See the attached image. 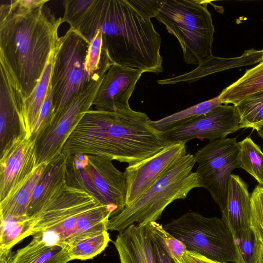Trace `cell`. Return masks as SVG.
Here are the masks:
<instances>
[{
  "label": "cell",
  "mask_w": 263,
  "mask_h": 263,
  "mask_svg": "<svg viewBox=\"0 0 263 263\" xmlns=\"http://www.w3.org/2000/svg\"><path fill=\"white\" fill-rule=\"evenodd\" d=\"M187 154L186 143H172L151 157L128 165L124 172L127 182L126 206L140 198L180 158Z\"/></svg>",
  "instance_id": "obj_12"
},
{
  "label": "cell",
  "mask_w": 263,
  "mask_h": 263,
  "mask_svg": "<svg viewBox=\"0 0 263 263\" xmlns=\"http://www.w3.org/2000/svg\"><path fill=\"white\" fill-rule=\"evenodd\" d=\"M221 213L232 234L250 228L251 195L246 183L238 175H231L226 206Z\"/></svg>",
  "instance_id": "obj_18"
},
{
  "label": "cell",
  "mask_w": 263,
  "mask_h": 263,
  "mask_svg": "<svg viewBox=\"0 0 263 263\" xmlns=\"http://www.w3.org/2000/svg\"><path fill=\"white\" fill-rule=\"evenodd\" d=\"M256 131L259 136L263 139V125L258 127Z\"/></svg>",
  "instance_id": "obj_42"
},
{
  "label": "cell",
  "mask_w": 263,
  "mask_h": 263,
  "mask_svg": "<svg viewBox=\"0 0 263 263\" xmlns=\"http://www.w3.org/2000/svg\"><path fill=\"white\" fill-rule=\"evenodd\" d=\"M240 167L252 175L263 185V152L259 146L247 137L239 142Z\"/></svg>",
  "instance_id": "obj_29"
},
{
  "label": "cell",
  "mask_w": 263,
  "mask_h": 263,
  "mask_svg": "<svg viewBox=\"0 0 263 263\" xmlns=\"http://www.w3.org/2000/svg\"><path fill=\"white\" fill-rule=\"evenodd\" d=\"M71 260L68 249L49 245L36 237L14 253L12 263H67Z\"/></svg>",
  "instance_id": "obj_23"
},
{
  "label": "cell",
  "mask_w": 263,
  "mask_h": 263,
  "mask_svg": "<svg viewBox=\"0 0 263 263\" xmlns=\"http://www.w3.org/2000/svg\"><path fill=\"white\" fill-rule=\"evenodd\" d=\"M164 235L167 245L172 255L179 261L186 251L185 246L179 240L164 230Z\"/></svg>",
  "instance_id": "obj_38"
},
{
  "label": "cell",
  "mask_w": 263,
  "mask_h": 263,
  "mask_svg": "<svg viewBox=\"0 0 263 263\" xmlns=\"http://www.w3.org/2000/svg\"><path fill=\"white\" fill-rule=\"evenodd\" d=\"M234 106L239 117L240 129L256 130L263 125V90L249 95Z\"/></svg>",
  "instance_id": "obj_28"
},
{
  "label": "cell",
  "mask_w": 263,
  "mask_h": 263,
  "mask_svg": "<svg viewBox=\"0 0 263 263\" xmlns=\"http://www.w3.org/2000/svg\"><path fill=\"white\" fill-rule=\"evenodd\" d=\"M111 62L107 58L101 59L100 68L71 100L63 111L35 139L37 166L49 163L60 155L78 124L90 109L104 74Z\"/></svg>",
  "instance_id": "obj_8"
},
{
  "label": "cell",
  "mask_w": 263,
  "mask_h": 263,
  "mask_svg": "<svg viewBox=\"0 0 263 263\" xmlns=\"http://www.w3.org/2000/svg\"><path fill=\"white\" fill-rule=\"evenodd\" d=\"M68 156L63 152L47 165L34 190L27 217H31L42 208L54 192L66 181Z\"/></svg>",
  "instance_id": "obj_20"
},
{
  "label": "cell",
  "mask_w": 263,
  "mask_h": 263,
  "mask_svg": "<svg viewBox=\"0 0 263 263\" xmlns=\"http://www.w3.org/2000/svg\"><path fill=\"white\" fill-rule=\"evenodd\" d=\"M49 163L37 165L25 184L10 198L0 202V221L24 219L34 190Z\"/></svg>",
  "instance_id": "obj_22"
},
{
  "label": "cell",
  "mask_w": 263,
  "mask_h": 263,
  "mask_svg": "<svg viewBox=\"0 0 263 263\" xmlns=\"http://www.w3.org/2000/svg\"><path fill=\"white\" fill-rule=\"evenodd\" d=\"M263 61V50H245L241 56L233 58H221L213 55L204 60L197 68L187 73L174 78L159 80L161 85H172L181 82H193L209 74L224 70L253 65Z\"/></svg>",
  "instance_id": "obj_19"
},
{
  "label": "cell",
  "mask_w": 263,
  "mask_h": 263,
  "mask_svg": "<svg viewBox=\"0 0 263 263\" xmlns=\"http://www.w3.org/2000/svg\"><path fill=\"white\" fill-rule=\"evenodd\" d=\"M92 0H65L63 2L64 12L62 20L71 26L83 13Z\"/></svg>",
  "instance_id": "obj_37"
},
{
  "label": "cell",
  "mask_w": 263,
  "mask_h": 263,
  "mask_svg": "<svg viewBox=\"0 0 263 263\" xmlns=\"http://www.w3.org/2000/svg\"><path fill=\"white\" fill-rule=\"evenodd\" d=\"M0 152L20 135L19 114L23 105L5 63L0 61Z\"/></svg>",
  "instance_id": "obj_16"
},
{
  "label": "cell",
  "mask_w": 263,
  "mask_h": 263,
  "mask_svg": "<svg viewBox=\"0 0 263 263\" xmlns=\"http://www.w3.org/2000/svg\"><path fill=\"white\" fill-rule=\"evenodd\" d=\"M86 168L104 205L114 210L112 217L119 214L126 207L127 182L124 172L118 170L112 160L95 155H87Z\"/></svg>",
  "instance_id": "obj_15"
},
{
  "label": "cell",
  "mask_w": 263,
  "mask_h": 263,
  "mask_svg": "<svg viewBox=\"0 0 263 263\" xmlns=\"http://www.w3.org/2000/svg\"><path fill=\"white\" fill-rule=\"evenodd\" d=\"M37 166L35 140L21 135L1 152L0 202L12 197Z\"/></svg>",
  "instance_id": "obj_10"
},
{
  "label": "cell",
  "mask_w": 263,
  "mask_h": 263,
  "mask_svg": "<svg viewBox=\"0 0 263 263\" xmlns=\"http://www.w3.org/2000/svg\"><path fill=\"white\" fill-rule=\"evenodd\" d=\"M250 195V228L263 246V185H257Z\"/></svg>",
  "instance_id": "obj_33"
},
{
  "label": "cell",
  "mask_w": 263,
  "mask_h": 263,
  "mask_svg": "<svg viewBox=\"0 0 263 263\" xmlns=\"http://www.w3.org/2000/svg\"><path fill=\"white\" fill-rule=\"evenodd\" d=\"M223 105L219 96L189 107L160 119L151 121L152 125L158 130L165 133L205 115Z\"/></svg>",
  "instance_id": "obj_26"
},
{
  "label": "cell",
  "mask_w": 263,
  "mask_h": 263,
  "mask_svg": "<svg viewBox=\"0 0 263 263\" xmlns=\"http://www.w3.org/2000/svg\"><path fill=\"white\" fill-rule=\"evenodd\" d=\"M195 163L194 155L180 158L136 201L109 218L107 230L120 232L133 224L156 221L172 202L185 199L192 190L202 187L198 174L192 172Z\"/></svg>",
  "instance_id": "obj_4"
},
{
  "label": "cell",
  "mask_w": 263,
  "mask_h": 263,
  "mask_svg": "<svg viewBox=\"0 0 263 263\" xmlns=\"http://www.w3.org/2000/svg\"><path fill=\"white\" fill-rule=\"evenodd\" d=\"M240 119L234 106L223 104L165 133L170 144L186 143L194 139L211 141L224 139L238 130Z\"/></svg>",
  "instance_id": "obj_11"
},
{
  "label": "cell",
  "mask_w": 263,
  "mask_h": 263,
  "mask_svg": "<svg viewBox=\"0 0 263 263\" xmlns=\"http://www.w3.org/2000/svg\"><path fill=\"white\" fill-rule=\"evenodd\" d=\"M143 72L111 62L93 102L95 109L115 111L129 109V99Z\"/></svg>",
  "instance_id": "obj_14"
},
{
  "label": "cell",
  "mask_w": 263,
  "mask_h": 263,
  "mask_svg": "<svg viewBox=\"0 0 263 263\" xmlns=\"http://www.w3.org/2000/svg\"><path fill=\"white\" fill-rule=\"evenodd\" d=\"M63 23L46 4L28 7L11 0L0 6V60L24 102L41 80Z\"/></svg>",
  "instance_id": "obj_2"
},
{
  "label": "cell",
  "mask_w": 263,
  "mask_h": 263,
  "mask_svg": "<svg viewBox=\"0 0 263 263\" xmlns=\"http://www.w3.org/2000/svg\"><path fill=\"white\" fill-rule=\"evenodd\" d=\"M256 263H263V246L259 243Z\"/></svg>",
  "instance_id": "obj_41"
},
{
  "label": "cell",
  "mask_w": 263,
  "mask_h": 263,
  "mask_svg": "<svg viewBox=\"0 0 263 263\" xmlns=\"http://www.w3.org/2000/svg\"><path fill=\"white\" fill-rule=\"evenodd\" d=\"M114 245L120 263H157L151 222L133 224L120 232Z\"/></svg>",
  "instance_id": "obj_17"
},
{
  "label": "cell",
  "mask_w": 263,
  "mask_h": 263,
  "mask_svg": "<svg viewBox=\"0 0 263 263\" xmlns=\"http://www.w3.org/2000/svg\"><path fill=\"white\" fill-rule=\"evenodd\" d=\"M110 241L107 231L77 240L67 247L71 260L92 259L106 248Z\"/></svg>",
  "instance_id": "obj_31"
},
{
  "label": "cell",
  "mask_w": 263,
  "mask_h": 263,
  "mask_svg": "<svg viewBox=\"0 0 263 263\" xmlns=\"http://www.w3.org/2000/svg\"><path fill=\"white\" fill-rule=\"evenodd\" d=\"M235 249L234 263H256L260 242L251 229L238 231L233 234Z\"/></svg>",
  "instance_id": "obj_32"
},
{
  "label": "cell",
  "mask_w": 263,
  "mask_h": 263,
  "mask_svg": "<svg viewBox=\"0 0 263 263\" xmlns=\"http://www.w3.org/2000/svg\"><path fill=\"white\" fill-rule=\"evenodd\" d=\"M209 2L159 1L155 17L178 40L188 64H200L211 57L215 32Z\"/></svg>",
  "instance_id": "obj_5"
},
{
  "label": "cell",
  "mask_w": 263,
  "mask_h": 263,
  "mask_svg": "<svg viewBox=\"0 0 263 263\" xmlns=\"http://www.w3.org/2000/svg\"><path fill=\"white\" fill-rule=\"evenodd\" d=\"M54 117L51 83L46 97L41 107L39 116L34 125L31 137L35 140L37 137L51 123Z\"/></svg>",
  "instance_id": "obj_36"
},
{
  "label": "cell",
  "mask_w": 263,
  "mask_h": 263,
  "mask_svg": "<svg viewBox=\"0 0 263 263\" xmlns=\"http://www.w3.org/2000/svg\"><path fill=\"white\" fill-rule=\"evenodd\" d=\"M114 211L111 208L100 205L81 214L75 232L67 242V248L77 240L107 231L108 221L114 216Z\"/></svg>",
  "instance_id": "obj_25"
},
{
  "label": "cell",
  "mask_w": 263,
  "mask_h": 263,
  "mask_svg": "<svg viewBox=\"0 0 263 263\" xmlns=\"http://www.w3.org/2000/svg\"><path fill=\"white\" fill-rule=\"evenodd\" d=\"M159 1L92 0L70 27L90 43L102 33L103 46L115 63L158 74L163 71L161 38L151 21Z\"/></svg>",
  "instance_id": "obj_1"
},
{
  "label": "cell",
  "mask_w": 263,
  "mask_h": 263,
  "mask_svg": "<svg viewBox=\"0 0 263 263\" xmlns=\"http://www.w3.org/2000/svg\"><path fill=\"white\" fill-rule=\"evenodd\" d=\"M151 225L157 263H178L167 245L164 235L163 226L156 221L151 222Z\"/></svg>",
  "instance_id": "obj_34"
},
{
  "label": "cell",
  "mask_w": 263,
  "mask_h": 263,
  "mask_svg": "<svg viewBox=\"0 0 263 263\" xmlns=\"http://www.w3.org/2000/svg\"><path fill=\"white\" fill-rule=\"evenodd\" d=\"M101 205L85 191L68 185L58 188L32 218L33 234L42 232L72 216Z\"/></svg>",
  "instance_id": "obj_13"
},
{
  "label": "cell",
  "mask_w": 263,
  "mask_h": 263,
  "mask_svg": "<svg viewBox=\"0 0 263 263\" xmlns=\"http://www.w3.org/2000/svg\"><path fill=\"white\" fill-rule=\"evenodd\" d=\"M56 48L50 56L39 83L30 96L24 101L19 116L20 135L25 138L31 137L34 125L46 97L55 60Z\"/></svg>",
  "instance_id": "obj_21"
},
{
  "label": "cell",
  "mask_w": 263,
  "mask_h": 263,
  "mask_svg": "<svg viewBox=\"0 0 263 263\" xmlns=\"http://www.w3.org/2000/svg\"><path fill=\"white\" fill-rule=\"evenodd\" d=\"M87 160L86 155L77 154L68 156L66 167V182L69 186L85 191L101 205H105L101 196L86 170Z\"/></svg>",
  "instance_id": "obj_27"
},
{
  "label": "cell",
  "mask_w": 263,
  "mask_h": 263,
  "mask_svg": "<svg viewBox=\"0 0 263 263\" xmlns=\"http://www.w3.org/2000/svg\"><path fill=\"white\" fill-rule=\"evenodd\" d=\"M102 46V33L98 30L90 42L85 60V69L90 77L100 68Z\"/></svg>",
  "instance_id": "obj_35"
},
{
  "label": "cell",
  "mask_w": 263,
  "mask_h": 263,
  "mask_svg": "<svg viewBox=\"0 0 263 263\" xmlns=\"http://www.w3.org/2000/svg\"><path fill=\"white\" fill-rule=\"evenodd\" d=\"M263 90V61L248 69L236 81L219 94L223 104H238L249 95Z\"/></svg>",
  "instance_id": "obj_24"
},
{
  "label": "cell",
  "mask_w": 263,
  "mask_h": 263,
  "mask_svg": "<svg viewBox=\"0 0 263 263\" xmlns=\"http://www.w3.org/2000/svg\"><path fill=\"white\" fill-rule=\"evenodd\" d=\"M148 116L131 108L87 111L69 137L62 152L67 156L95 155L128 165L157 154L170 144Z\"/></svg>",
  "instance_id": "obj_3"
},
{
  "label": "cell",
  "mask_w": 263,
  "mask_h": 263,
  "mask_svg": "<svg viewBox=\"0 0 263 263\" xmlns=\"http://www.w3.org/2000/svg\"><path fill=\"white\" fill-rule=\"evenodd\" d=\"M89 44V41L77 30L71 27L59 37L50 80L53 120L63 111L92 77L85 69Z\"/></svg>",
  "instance_id": "obj_7"
},
{
  "label": "cell",
  "mask_w": 263,
  "mask_h": 263,
  "mask_svg": "<svg viewBox=\"0 0 263 263\" xmlns=\"http://www.w3.org/2000/svg\"><path fill=\"white\" fill-rule=\"evenodd\" d=\"M178 263H221L209 259L196 253L186 251Z\"/></svg>",
  "instance_id": "obj_39"
},
{
  "label": "cell",
  "mask_w": 263,
  "mask_h": 263,
  "mask_svg": "<svg viewBox=\"0 0 263 263\" xmlns=\"http://www.w3.org/2000/svg\"><path fill=\"white\" fill-rule=\"evenodd\" d=\"M32 218L1 221L0 251L12 248L27 236L32 235Z\"/></svg>",
  "instance_id": "obj_30"
},
{
  "label": "cell",
  "mask_w": 263,
  "mask_h": 263,
  "mask_svg": "<svg viewBox=\"0 0 263 263\" xmlns=\"http://www.w3.org/2000/svg\"><path fill=\"white\" fill-rule=\"evenodd\" d=\"M239 153L236 138H226L210 141L194 155L202 187L209 192L221 212L226 206L231 173L240 167Z\"/></svg>",
  "instance_id": "obj_9"
},
{
  "label": "cell",
  "mask_w": 263,
  "mask_h": 263,
  "mask_svg": "<svg viewBox=\"0 0 263 263\" xmlns=\"http://www.w3.org/2000/svg\"><path fill=\"white\" fill-rule=\"evenodd\" d=\"M14 253L11 249L0 251V263H12Z\"/></svg>",
  "instance_id": "obj_40"
},
{
  "label": "cell",
  "mask_w": 263,
  "mask_h": 263,
  "mask_svg": "<svg viewBox=\"0 0 263 263\" xmlns=\"http://www.w3.org/2000/svg\"><path fill=\"white\" fill-rule=\"evenodd\" d=\"M186 251L221 263L234 262L233 235L221 219L189 211L163 226Z\"/></svg>",
  "instance_id": "obj_6"
}]
</instances>
